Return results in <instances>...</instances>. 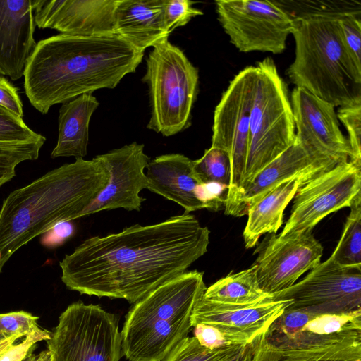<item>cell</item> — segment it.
Returning a JSON list of instances; mask_svg holds the SVG:
<instances>
[{
    "label": "cell",
    "mask_w": 361,
    "mask_h": 361,
    "mask_svg": "<svg viewBox=\"0 0 361 361\" xmlns=\"http://www.w3.org/2000/svg\"><path fill=\"white\" fill-rule=\"evenodd\" d=\"M292 303L290 300L269 299L247 305H231L207 300L196 304L191 324L212 325L231 338L236 345H245L267 333L271 324Z\"/></svg>",
    "instance_id": "cell-16"
},
{
    "label": "cell",
    "mask_w": 361,
    "mask_h": 361,
    "mask_svg": "<svg viewBox=\"0 0 361 361\" xmlns=\"http://www.w3.org/2000/svg\"><path fill=\"white\" fill-rule=\"evenodd\" d=\"M218 20L241 52L282 53L295 29L293 18L274 1L219 0Z\"/></svg>",
    "instance_id": "cell-10"
},
{
    "label": "cell",
    "mask_w": 361,
    "mask_h": 361,
    "mask_svg": "<svg viewBox=\"0 0 361 361\" xmlns=\"http://www.w3.org/2000/svg\"><path fill=\"white\" fill-rule=\"evenodd\" d=\"M209 230L185 212L152 225L86 239L59 263L69 290L134 304L204 255Z\"/></svg>",
    "instance_id": "cell-1"
},
{
    "label": "cell",
    "mask_w": 361,
    "mask_h": 361,
    "mask_svg": "<svg viewBox=\"0 0 361 361\" xmlns=\"http://www.w3.org/2000/svg\"><path fill=\"white\" fill-rule=\"evenodd\" d=\"M305 180L299 178L286 180L271 189L249 208L247 221L243 233L246 248L253 247L262 235L275 234L278 231L283 224L286 207L293 199L300 184Z\"/></svg>",
    "instance_id": "cell-24"
},
{
    "label": "cell",
    "mask_w": 361,
    "mask_h": 361,
    "mask_svg": "<svg viewBox=\"0 0 361 361\" xmlns=\"http://www.w3.org/2000/svg\"><path fill=\"white\" fill-rule=\"evenodd\" d=\"M194 337L203 347L215 350L236 345L227 334L218 328L207 324H198L192 327Z\"/></svg>",
    "instance_id": "cell-38"
},
{
    "label": "cell",
    "mask_w": 361,
    "mask_h": 361,
    "mask_svg": "<svg viewBox=\"0 0 361 361\" xmlns=\"http://www.w3.org/2000/svg\"><path fill=\"white\" fill-rule=\"evenodd\" d=\"M142 80L148 84L151 117L147 128L173 135L190 124L198 88V70L168 37L149 53Z\"/></svg>",
    "instance_id": "cell-7"
},
{
    "label": "cell",
    "mask_w": 361,
    "mask_h": 361,
    "mask_svg": "<svg viewBox=\"0 0 361 361\" xmlns=\"http://www.w3.org/2000/svg\"><path fill=\"white\" fill-rule=\"evenodd\" d=\"M39 141H46V138L31 130L21 117L0 105V142Z\"/></svg>",
    "instance_id": "cell-31"
},
{
    "label": "cell",
    "mask_w": 361,
    "mask_h": 361,
    "mask_svg": "<svg viewBox=\"0 0 361 361\" xmlns=\"http://www.w3.org/2000/svg\"><path fill=\"white\" fill-rule=\"evenodd\" d=\"M38 319V317L23 310L0 314V332L9 336L25 337L41 329Z\"/></svg>",
    "instance_id": "cell-34"
},
{
    "label": "cell",
    "mask_w": 361,
    "mask_h": 361,
    "mask_svg": "<svg viewBox=\"0 0 361 361\" xmlns=\"http://www.w3.org/2000/svg\"><path fill=\"white\" fill-rule=\"evenodd\" d=\"M47 343L51 361H119L122 356L117 315L81 301L61 314Z\"/></svg>",
    "instance_id": "cell-8"
},
{
    "label": "cell",
    "mask_w": 361,
    "mask_h": 361,
    "mask_svg": "<svg viewBox=\"0 0 361 361\" xmlns=\"http://www.w3.org/2000/svg\"><path fill=\"white\" fill-rule=\"evenodd\" d=\"M242 346L209 350L202 346L194 336H187L161 361H229Z\"/></svg>",
    "instance_id": "cell-29"
},
{
    "label": "cell",
    "mask_w": 361,
    "mask_h": 361,
    "mask_svg": "<svg viewBox=\"0 0 361 361\" xmlns=\"http://www.w3.org/2000/svg\"><path fill=\"white\" fill-rule=\"evenodd\" d=\"M109 178L95 157L78 158L11 192L0 209L1 267L20 247L56 224L80 218Z\"/></svg>",
    "instance_id": "cell-3"
},
{
    "label": "cell",
    "mask_w": 361,
    "mask_h": 361,
    "mask_svg": "<svg viewBox=\"0 0 361 361\" xmlns=\"http://www.w3.org/2000/svg\"><path fill=\"white\" fill-rule=\"evenodd\" d=\"M143 56L118 35H54L37 43L23 75L25 92L32 106L46 114L55 104L114 88Z\"/></svg>",
    "instance_id": "cell-2"
},
{
    "label": "cell",
    "mask_w": 361,
    "mask_h": 361,
    "mask_svg": "<svg viewBox=\"0 0 361 361\" xmlns=\"http://www.w3.org/2000/svg\"><path fill=\"white\" fill-rule=\"evenodd\" d=\"M271 344L279 350L277 361H361V331L322 336L300 332Z\"/></svg>",
    "instance_id": "cell-21"
},
{
    "label": "cell",
    "mask_w": 361,
    "mask_h": 361,
    "mask_svg": "<svg viewBox=\"0 0 361 361\" xmlns=\"http://www.w3.org/2000/svg\"><path fill=\"white\" fill-rule=\"evenodd\" d=\"M145 173L147 188L173 201L190 213L206 209L197 195V188L203 184L193 169V160L181 154H168L149 161Z\"/></svg>",
    "instance_id": "cell-20"
},
{
    "label": "cell",
    "mask_w": 361,
    "mask_h": 361,
    "mask_svg": "<svg viewBox=\"0 0 361 361\" xmlns=\"http://www.w3.org/2000/svg\"><path fill=\"white\" fill-rule=\"evenodd\" d=\"M290 100L295 140L312 153L337 164L352 159L349 142L341 130L332 104L297 87Z\"/></svg>",
    "instance_id": "cell-14"
},
{
    "label": "cell",
    "mask_w": 361,
    "mask_h": 361,
    "mask_svg": "<svg viewBox=\"0 0 361 361\" xmlns=\"http://www.w3.org/2000/svg\"><path fill=\"white\" fill-rule=\"evenodd\" d=\"M99 103L92 93L81 94L66 103L59 109V137L51 158L87 154L89 123Z\"/></svg>",
    "instance_id": "cell-23"
},
{
    "label": "cell",
    "mask_w": 361,
    "mask_h": 361,
    "mask_svg": "<svg viewBox=\"0 0 361 361\" xmlns=\"http://www.w3.org/2000/svg\"><path fill=\"white\" fill-rule=\"evenodd\" d=\"M337 163L320 157L295 140L294 143L258 172L238 193L226 215H247L249 208L269 191L291 178L307 180L327 171Z\"/></svg>",
    "instance_id": "cell-18"
},
{
    "label": "cell",
    "mask_w": 361,
    "mask_h": 361,
    "mask_svg": "<svg viewBox=\"0 0 361 361\" xmlns=\"http://www.w3.org/2000/svg\"><path fill=\"white\" fill-rule=\"evenodd\" d=\"M345 45L361 68V14L345 16L338 20Z\"/></svg>",
    "instance_id": "cell-36"
},
{
    "label": "cell",
    "mask_w": 361,
    "mask_h": 361,
    "mask_svg": "<svg viewBox=\"0 0 361 361\" xmlns=\"http://www.w3.org/2000/svg\"><path fill=\"white\" fill-rule=\"evenodd\" d=\"M194 4L188 0H163V20L169 35L176 28L186 25L192 18L203 14L193 6Z\"/></svg>",
    "instance_id": "cell-32"
},
{
    "label": "cell",
    "mask_w": 361,
    "mask_h": 361,
    "mask_svg": "<svg viewBox=\"0 0 361 361\" xmlns=\"http://www.w3.org/2000/svg\"><path fill=\"white\" fill-rule=\"evenodd\" d=\"M163 0H118L114 11L116 35L144 52L169 37L163 20Z\"/></svg>",
    "instance_id": "cell-22"
},
{
    "label": "cell",
    "mask_w": 361,
    "mask_h": 361,
    "mask_svg": "<svg viewBox=\"0 0 361 361\" xmlns=\"http://www.w3.org/2000/svg\"><path fill=\"white\" fill-rule=\"evenodd\" d=\"M19 338H20L18 336H9L0 332V355Z\"/></svg>",
    "instance_id": "cell-43"
},
{
    "label": "cell",
    "mask_w": 361,
    "mask_h": 361,
    "mask_svg": "<svg viewBox=\"0 0 361 361\" xmlns=\"http://www.w3.org/2000/svg\"><path fill=\"white\" fill-rule=\"evenodd\" d=\"M45 141L8 143L0 142V152H17L34 149H41Z\"/></svg>",
    "instance_id": "cell-42"
},
{
    "label": "cell",
    "mask_w": 361,
    "mask_h": 361,
    "mask_svg": "<svg viewBox=\"0 0 361 361\" xmlns=\"http://www.w3.org/2000/svg\"><path fill=\"white\" fill-rule=\"evenodd\" d=\"M75 227L72 221L60 222L41 235L40 243L49 249L62 245L74 234Z\"/></svg>",
    "instance_id": "cell-40"
},
{
    "label": "cell",
    "mask_w": 361,
    "mask_h": 361,
    "mask_svg": "<svg viewBox=\"0 0 361 361\" xmlns=\"http://www.w3.org/2000/svg\"><path fill=\"white\" fill-rule=\"evenodd\" d=\"M256 68L247 155L240 191L258 172L292 146L295 138L287 86L274 60L266 58L258 62Z\"/></svg>",
    "instance_id": "cell-6"
},
{
    "label": "cell",
    "mask_w": 361,
    "mask_h": 361,
    "mask_svg": "<svg viewBox=\"0 0 361 361\" xmlns=\"http://www.w3.org/2000/svg\"><path fill=\"white\" fill-rule=\"evenodd\" d=\"M274 2L293 20L312 17L341 18L352 14H361L360 2L356 1H296L281 0Z\"/></svg>",
    "instance_id": "cell-26"
},
{
    "label": "cell",
    "mask_w": 361,
    "mask_h": 361,
    "mask_svg": "<svg viewBox=\"0 0 361 361\" xmlns=\"http://www.w3.org/2000/svg\"><path fill=\"white\" fill-rule=\"evenodd\" d=\"M207 287L203 273L187 271L133 304L121 331L128 361H161L192 328V311Z\"/></svg>",
    "instance_id": "cell-4"
},
{
    "label": "cell",
    "mask_w": 361,
    "mask_h": 361,
    "mask_svg": "<svg viewBox=\"0 0 361 361\" xmlns=\"http://www.w3.org/2000/svg\"><path fill=\"white\" fill-rule=\"evenodd\" d=\"M144 147L134 142L95 157L108 171L109 181L81 217L118 208L140 210L145 198L140 193L147 188L144 170L149 162Z\"/></svg>",
    "instance_id": "cell-15"
},
{
    "label": "cell",
    "mask_w": 361,
    "mask_h": 361,
    "mask_svg": "<svg viewBox=\"0 0 361 361\" xmlns=\"http://www.w3.org/2000/svg\"><path fill=\"white\" fill-rule=\"evenodd\" d=\"M35 0H0V75L18 80L37 43Z\"/></svg>",
    "instance_id": "cell-19"
},
{
    "label": "cell",
    "mask_w": 361,
    "mask_h": 361,
    "mask_svg": "<svg viewBox=\"0 0 361 361\" xmlns=\"http://www.w3.org/2000/svg\"><path fill=\"white\" fill-rule=\"evenodd\" d=\"M338 20H293L295 59L286 71L297 87L334 107L361 103V68L345 45Z\"/></svg>",
    "instance_id": "cell-5"
},
{
    "label": "cell",
    "mask_w": 361,
    "mask_h": 361,
    "mask_svg": "<svg viewBox=\"0 0 361 361\" xmlns=\"http://www.w3.org/2000/svg\"><path fill=\"white\" fill-rule=\"evenodd\" d=\"M118 0H35L34 19L42 29L74 36L116 35Z\"/></svg>",
    "instance_id": "cell-17"
},
{
    "label": "cell",
    "mask_w": 361,
    "mask_h": 361,
    "mask_svg": "<svg viewBox=\"0 0 361 361\" xmlns=\"http://www.w3.org/2000/svg\"><path fill=\"white\" fill-rule=\"evenodd\" d=\"M272 299L290 300L288 308L316 315L361 309V267H343L330 257Z\"/></svg>",
    "instance_id": "cell-12"
},
{
    "label": "cell",
    "mask_w": 361,
    "mask_h": 361,
    "mask_svg": "<svg viewBox=\"0 0 361 361\" xmlns=\"http://www.w3.org/2000/svg\"><path fill=\"white\" fill-rule=\"evenodd\" d=\"M23 361H51V356L48 350H44L37 354L32 353Z\"/></svg>",
    "instance_id": "cell-44"
},
{
    "label": "cell",
    "mask_w": 361,
    "mask_h": 361,
    "mask_svg": "<svg viewBox=\"0 0 361 361\" xmlns=\"http://www.w3.org/2000/svg\"><path fill=\"white\" fill-rule=\"evenodd\" d=\"M1 255L0 253V273L1 272L2 267H1Z\"/></svg>",
    "instance_id": "cell-45"
},
{
    "label": "cell",
    "mask_w": 361,
    "mask_h": 361,
    "mask_svg": "<svg viewBox=\"0 0 361 361\" xmlns=\"http://www.w3.org/2000/svg\"><path fill=\"white\" fill-rule=\"evenodd\" d=\"M193 169L202 183H214L228 188L231 179V162L228 153L211 147L203 156L193 160Z\"/></svg>",
    "instance_id": "cell-28"
},
{
    "label": "cell",
    "mask_w": 361,
    "mask_h": 361,
    "mask_svg": "<svg viewBox=\"0 0 361 361\" xmlns=\"http://www.w3.org/2000/svg\"><path fill=\"white\" fill-rule=\"evenodd\" d=\"M51 332L47 329L40 330L29 334L16 344H13L0 355V361H23L31 354L36 343L50 338Z\"/></svg>",
    "instance_id": "cell-37"
},
{
    "label": "cell",
    "mask_w": 361,
    "mask_h": 361,
    "mask_svg": "<svg viewBox=\"0 0 361 361\" xmlns=\"http://www.w3.org/2000/svg\"><path fill=\"white\" fill-rule=\"evenodd\" d=\"M0 105L20 117L23 116V104L17 89L0 75Z\"/></svg>",
    "instance_id": "cell-41"
},
{
    "label": "cell",
    "mask_w": 361,
    "mask_h": 361,
    "mask_svg": "<svg viewBox=\"0 0 361 361\" xmlns=\"http://www.w3.org/2000/svg\"><path fill=\"white\" fill-rule=\"evenodd\" d=\"M40 149L17 152H0V187L16 175V167L22 161H32L39 157Z\"/></svg>",
    "instance_id": "cell-39"
},
{
    "label": "cell",
    "mask_w": 361,
    "mask_h": 361,
    "mask_svg": "<svg viewBox=\"0 0 361 361\" xmlns=\"http://www.w3.org/2000/svg\"><path fill=\"white\" fill-rule=\"evenodd\" d=\"M336 115L348 135L353 153L350 160L361 162V103L341 106Z\"/></svg>",
    "instance_id": "cell-33"
},
{
    "label": "cell",
    "mask_w": 361,
    "mask_h": 361,
    "mask_svg": "<svg viewBox=\"0 0 361 361\" xmlns=\"http://www.w3.org/2000/svg\"><path fill=\"white\" fill-rule=\"evenodd\" d=\"M350 208L341 237L330 257L343 267H361V194Z\"/></svg>",
    "instance_id": "cell-27"
},
{
    "label": "cell",
    "mask_w": 361,
    "mask_h": 361,
    "mask_svg": "<svg viewBox=\"0 0 361 361\" xmlns=\"http://www.w3.org/2000/svg\"><path fill=\"white\" fill-rule=\"evenodd\" d=\"M256 75V66H247L240 71L230 81L214 110L211 147L226 151L231 162L225 214L235 200L245 173Z\"/></svg>",
    "instance_id": "cell-9"
},
{
    "label": "cell",
    "mask_w": 361,
    "mask_h": 361,
    "mask_svg": "<svg viewBox=\"0 0 361 361\" xmlns=\"http://www.w3.org/2000/svg\"><path fill=\"white\" fill-rule=\"evenodd\" d=\"M361 194V162L348 160L300 184L291 212L279 235L312 230L324 217L350 207Z\"/></svg>",
    "instance_id": "cell-11"
},
{
    "label": "cell",
    "mask_w": 361,
    "mask_h": 361,
    "mask_svg": "<svg viewBox=\"0 0 361 361\" xmlns=\"http://www.w3.org/2000/svg\"><path fill=\"white\" fill-rule=\"evenodd\" d=\"M346 331H361V309L345 313L316 315L300 332L322 336Z\"/></svg>",
    "instance_id": "cell-30"
},
{
    "label": "cell",
    "mask_w": 361,
    "mask_h": 361,
    "mask_svg": "<svg viewBox=\"0 0 361 361\" xmlns=\"http://www.w3.org/2000/svg\"><path fill=\"white\" fill-rule=\"evenodd\" d=\"M257 277L263 292L274 295L291 287L321 262L323 247L305 230L285 236L270 235L257 248Z\"/></svg>",
    "instance_id": "cell-13"
},
{
    "label": "cell",
    "mask_w": 361,
    "mask_h": 361,
    "mask_svg": "<svg viewBox=\"0 0 361 361\" xmlns=\"http://www.w3.org/2000/svg\"><path fill=\"white\" fill-rule=\"evenodd\" d=\"M279 349L270 343L264 333L243 345L229 361H277Z\"/></svg>",
    "instance_id": "cell-35"
},
{
    "label": "cell",
    "mask_w": 361,
    "mask_h": 361,
    "mask_svg": "<svg viewBox=\"0 0 361 361\" xmlns=\"http://www.w3.org/2000/svg\"><path fill=\"white\" fill-rule=\"evenodd\" d=\"M203 297L207 300L231 305H254L272 297L260 288L256 265L237 273L231 272L207 288Z\"/></svg>",
    "instance_id": "cell-25"
}]
</instances>
